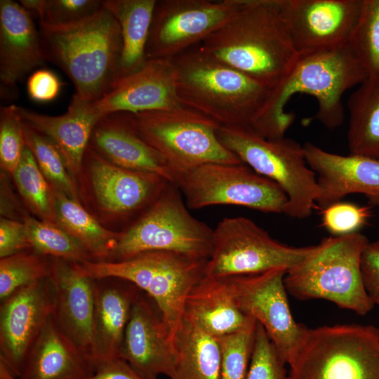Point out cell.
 Here are the masks:
<instances>
[{
	"instance_id": "1",
	"label": "cell",
	"mask_w": 379,
	"mask_h": 379,
	"mask_svg": "<svg viewBox=\"0 0 379 379\" xmlns=\"http://www.w3.org/2000/svg\"><path fill=\"white\" fill-rule=\"evenodd\" d=\"M200 46L270 88L287 76L299 58L282 0H241L230 18Z\"/></svg>"
},
{
	"instance_id": "2",
	"label": "cell",
	"mask_w": 379,
	"mask_h": 379,
	"mask_svg": "<svg viewBox=\"0 0 379 379\" xmlns=\"http://www.w3.org/2000/svg\"><path fill=\"white\" fill-rule=\"evenodd\" d=\"M368 76L349 44L300 56L287 76L271 88L250 127L268 140L284 138L295 118L286 106L294 95L301 93L317 100V110L312 119L329 129L335 128L344 121V93Z\"/></svg>"
},
{
	"instance_id": "3",
	"label": "cell",
	"mask_w": 379,
	"mask_h": 379,
	"mask_svg": "<svg viewBox=\"0 0 379 379\" xmlns=\"http://www.w3.org/2000/svg\"><path fill=\"white\" fill-rule=\"evenodd\" d=\"M46 59L72 81L74 98L91 103L105 95L119 79L122 40L119 22L105 6L73 25H39Z\"/></svg>"
},
{
	"instance_id": "4",
	"label": "cell",
	"mask_w": 379,
	"mask_h": 379,
	"mask_svg": "<svg viewBox=\"0 0 379 379\" xmlns=\"http://www.w3.org/2000/svg\"><path fill=\"white\" fill-rule=\"evenodd\" d=\"M171 61L180 104L219 125L251 126L271 90L207 53L200 44Z\"/></svg>"
},
{
	"instance_id": "5",
	"label": "cell",
	"mask_w": 379,
	"mask_h": 379,
	"mask_svg": "<svg viewBox=\"0 0 379 379\" xmlns=\"http://www.w3.org/2000/svg\"><path fill=\"white\" fill-rule=\"evenodd\" d=\"M368 242L359 232L324 239L287 270L288 293L300 300H326L341 309L367 314L374 305L364 286L361 259Z\"/></svg>"
},
{
	"instance_id": "6",
	"label": "cell",
	"mask_w": 379,
	"mask_h": 379,
	"mask_svg": "<svg viewBox=\"0 0 379 379\" xmlns=\"http://www.w3.org/2000/svg\"><path fill=\"white\" fill-rule=\"evenodd\" d=\"M206 262L174 252L149 251L124 260L73 264L79 274L93 279L117 278L137 286L154 301L174 341L186 298L204 276Z\"/></svg>"
},
{
	"instance_id": "7",
	"label": "cell",
	"mask_w": 379,
	"mask_h": 379,
	"mask_svg": "<svg viewBox=\"0 0 379 379\" xmlns=\"http://www.w3.org/2000/svg\"><path fill=\"white\" fill-rule=\"evenodd\" d=\"M221 143L257 173L279 185L287 197L284 213L309 217L319 195L317 177L308 166L303 145L287 138L268 140L248 126L220 125Z\"/></svg>"
},
{
	"instance_id": "8",
	"label": "cell",
	"mask_w": 379,
	"mask_h": 379,
	"mask_svg": "<svg viewBox=\"0 0 379 379\" xmlns=\"http://www.w3.org/2000/svg\"><path fill=\"white\" fill-rule=\"evenodd\" d=\"M288 365L289 379H379V328L350 324L308 328Z\"/></svg>"
},
{
	"instance_id": "9",
	"label": "cell",
	"mask_w": 379,
	"mask_h": 379,
	"mask_svg": "<svg viewBox=\"0 0 379 379\" xmlns=\"http://www.w3.org/2000/svg\"><path fill=\"white\" fill-rule=\"evenodd\" d=\"M178 186L168 182L153 204L120 237L111 261L149 251H169L208 260L213 230L188 211Z\"/></svg>"
},
{
	"instance_id": "10",
	"label": "cell",
	"mask_w": 379,
	"mask_h": 379,
	"mask_svg": "<svg viewBox=\"0 0 379 379\" xmlns=\"http://www.w3.org/2000/svg\"><path fill=\"white\" fill-rule=\"evenodd\" d=\"M140 136L167 161L175 178L210 163L242 162L219 140V124L194 110L182 107L128 113Z\"/></svg>"
},
{
	"instance_id": "11",
	"label": "cell",
	"mask_w": 379,
	"mask_h": 379,
	"mask_svg": "<svg viewBox=\"0 0 379 379\" xmlns=\"http://www.w3.org/2000/svg\"><path fill=\"white\" fill-rule=\"evenodd\" d=\"M312 248L313 246L295 247L283 244L247 218H225L213 230V251L204 274L225 278L278 267L288 270Z\"/></svg>"
},
{
	"instance_id": "12",
	"label": "cell",
	"mask_w": 379,
	"mask_h": 379,
	"mask_svg": "<svg viewBox=\"0 0 379 379\" xmlns=\"http://www.w3.org/2000/svg\"><path fill=\"white\" fill-rule=\"evenodd\" d=\"M175 185L188 208L235 205L284 213L287 197L275 182L241 163H210L180 176Z\"/></svg>"
},
{
	"instance_id": "13",
	"label": "cell",
	"mask_w": 379,
	"mask_h": 379,
	"mask_svg": "<svg viewBox=\"0 0 379 379\" xmlns=\"http://www.w3.org/2000/svg\"><path fill=\"white\" fill-rule=\"evenodd\" d=\"M241 0H161L154 6L145 56L171 60L201 44L234 13Z\"/></svg>"
},
{
	"instance_id": "14",
	"label": "cell",
	"mask_w": 379,
	"mask_h": 379,
	"mask_svg": "<svg viewBox=\"0 0 379 379\" xmlns=\"http://www.w3.org/2000/svg\"><path fill=\"white\" fill-rule=\"evenodd\" d=\"M287 269L227 277L235 302L246 316L262 326L279 354L289 364L308 328L293 317L284 284Z\"/></svg>"
},
{
	"instance_id": "15",
	"label": "cell",
	"mask_w": 379,
	"mask_h": 379,
	"mask_svg": "<svg viewBox=\"0 0 379 379\" xmlns=\"http://www.w3.org/2000/svg\"><path fill=\"white\" fill-rule=\"evenodd\" d=\"M282 4L300 57L348 44L364 0H282Z\"/></svg>"
},
{
	"instance_id": "16",
	"label": "cell",
	"mask_w": 379,
	"mask_h": 379,
	"mask_svg": "<svg viewBox=\"0 0 379 379\" xmlns=\"http://www.w3.org/2000/svg\"><path fill=\"white\" fill-rule=\"evenodd\" d=\"M55 308L51 278L23 287L1 301L0 361L18 378L25 359Z\"/></svg>"
},
{
	"instance_id": "17",
	"label": "cell",
	"mask_w": 379,
	"mask_h": 379,
	"mask_svg": "<svg viewBox=\"0 0 379 379\" xmlns=\"http://www.w3.org/2000/svg\"><path fill=\"white\" fill-rule=\"evenodd\" d=\"M82 103L98 121L115 113L136 114L185 107L176 95L171 61L166 59L147 60L139 70L119 79L100 99Z\"/></svg>"
},
{
	"instance_id": "18",
	"label": "cell",
	"mask_w": 379,
	"mask_h": 379,
	"mask_svg": "<svg viewBox=\"0 0 379 379\" xmlns=\"http://www.w3.org/2000/svg\"><path fill=\"white\" fill-rule=\"evenodd\" d=\"M120 358L148 379L170 378L176 361L174 341L154 301L141 291L132 305Z\"/></svg>"
},
{
	"instance_id": "19",
	"label": "cell",
	"mask_w": 379,
	"mask_h": 379,
	"mask_svg": "<svg viewBox=\"0 0 379 379\" xmlns=\"http://www.w3.org/2000/svg\"><path fill=\"white\" fill-rule=\"evenodd\" d=\"M84 161L88 166L98 204L102 210L115 216L141 215L170 182L156 173L118 166L98 154L89 145Z\"/></svg>"
},
{
	"instance_id": "20",
	"label": "cell",
	"mask_w": 379,
	"mask_h": 379,
	"mask_svg": "<svg viewBox=\"0 0 379 379\" xmlns=\"http://www.w3.org/2000/svg\"><path fill=\"white\" fill-rule=\"evenodd\" d=\"M53 319L61 332L93 359L94 281L79 274L73 262L53 258ZM95 362V361H94Z\"/></svg>"
},
{
	"instance_id": "21",
	"label": "cell",
	"mask_w": 379,
	"mask_h": 379,
	"mask_svg": "<svg viewBox=\"0 0 379 379\" xmlns=\"http://www.w3.org/2000/svg\"><path fill=\"white\" fill-rule=\"evenodd\" d=\"M303 148L307 165L317 177L319 195L316 203L321 208L350 194L367 196L379 190L378 159L334 154L310 142Z\"/></svg>"
},
{
	"instance_id": "22",
	"label": "cell",
	"mask_w": 379,
	"mask_h": 379,
	"mask_svg": "<svg viewBox=\"0 0 379 379\" xmlns=\"http://www.w3.org/2000/svg\"><path fill=\"white\" fill-rule=\"evenodd\" d=\"M20 3L0 1V80L1 88L14 91L46 61L40 32Z\"/></svg>"
},
{
	"instance_id": "23",
	"label": "cell",
	"mask_w": 379,
	"mask_h": 379,
	"mask_svg": "<svg viewBox=\"0 0 379 379\" xmlns=\"http://www.w3.org/2000/svg\"><path fill=\"white\" fill-rule=\"evenodd\" d=\"M89 146L118 166L156 173L175 184L167 161L140 136L128 113H115L100 119L93 129Z\"/></svg>"
},
{
	"instance_id": "24",
	"label": "cell",
	"mask_w": 379,
	"mask_h": 379,
	"mask_svg": "<svg viewBox=\"0 0 379 379\" xmlns=\"http://www.w3.org/2000/svg\"><path fill=\"white\" fill-rule=\"evenodd\" d=\"M93 281V359L97 366L120 358L131 307L140 290L131 282L117 278Z\"/></svg>"
},
{
	"instance_id": "25",
	"label": "cell",
	"mask_w": 379,
	"mask_h": 379,
	"mask_svg": "<svg viewBox=\"0 0 379 379\" xmlns=\"http://www.w3.org/2000/svg\"><path fill=\"white\" fill-rule=\"evenodd\" d=\"M95 368L93 359L61 332L51 317L30 348L18 379H84Z\"/></svg>"
},
{
	"instance_id": "26",
	"label": "cell",
	"mask_w": 379,
	"mask_h": 379,
	"mask_svg": "<svg viewBox=\"0 0 379 379\" xmlns=\"http://www.w3.org/2000/svg\"><path fill=\"white\" fill-rule=\"evenodd\" d=\"M248 319L237 307L227 277L204 274L185 302L183 320L217 338L237 331Z\"/></svg>"
},
{
	"instance_id": "27",
	"label": "cell",
	"mask_w": 379,
	"mask_h": 379,
	"mask_svg": "<svg viewBox=\"0 0 379 379\" xmlns=\"http://www.w3.org/2000/svg\"><path fill=\"white\" fill-rule=\"evenodd\" d=\"M25 124L50 139L62 154L72 176L81 171L84 157L95 124L98 121L72 97L67 112L50 116L18 106Z\"/></svg>"
},
{
	"instance_id": "28",
	"label": "cell",
	"mask_w": 379,
	"mask_h": 379,
	"mask_svg": "<svg viewBox=\"0 0 379 379\" xmlns=\"http://www.w3.org/2000/svg\"><path fill=\"white\" fill-rule=\"evenodd\" d=\"M157 0H105L117 20L122 51L119 79L139 70L146 62V46Z\"/></svg>"
},
{
	"instance_id": "29",
	"label": "cell",
	"mask_w": 379,
	"mask_h": 379,
	"mask_svg": "<svg viewBox=\"0 0 379 379\" xmlns=\"http://www.w3.org/2000/svg\"><path fill=\"white\" fill-rule=\"evenodd\" d=\"M347 107L350 154L379 159V72L357 86L349 97Z\"/></svg>"
},
{
	"instance_id": "30",
	"label": "cell",
	"mask_w": 379,
	"mask_h": 379,
	"mask_svg": "<svg viewBox=\"0 0 379 379\" xmlns=\"http://www.w3.org/2000/svg\"><path fill=\"white\" fill-rule=\"evenodd\" d=\"M174 344L176 361L170 379H220V350L217 338L182 320Z\"/></svg>"
},
{
	"instance_id": "31",
	"label": "cell",
	"mask_w": 379,
	"mask_h": 379,
	"mask_svg": "<svg viewBox=\"0 0 379 379\" xmlns=\"http://www.w3.org/2000/svg\"><path fill=\"white\" fill-rule=\"evenodd\" d=\"M54 192L57 225L79 241L93 261H111L120 233L104 228L79 201Z\"/></svg>"
},
{
	"instance_id": "32",
	"label": "cell",
	"mask_w": 379,
	"mask_h": 379,
	"mask_svg": "<svg viewBox=\"0 0 379 379\" xmlns=\"http://www.w3.org/2000/svg\"><path fill=\"white\" fill-rule=\"evenodd\" d=\"M12 174L30 211L40 220L57 225L54 190L27 147L25 146L20 163Z\"/></svg>"
},
{
	"instance_id": "33",
	"label": "cell",
	"mask_w": 379,
	"mask_h": 379,
	"mask_svg": "<svg viewBox=\"0 0 379 379\" xmlns=\"http://www.w3.org/2000/svg\"><path fill=\"white\" fill-rule=\"evenodd\" d=\"M23 220L34 253L73 263L93 261L82 244L58 225L29 216Z\"/></svg>"
},
{
	"instance_id": "34",
	"label": "cell",
	"mask_w": 379,
	"mask_h": 379,
	"mask_svg": "<svg viewBox=\"0 0 379 379\" xmlns=\"http://www.w3.org/2000/svg\"><path fill=\"white\" fill-rule=\"evenodd\" d=\"M24 124L25 146L32 152L40 170L54 190L79 201V196L65 160L54 143Z\"/></svg>"
},
{
	"instance_id": "35",
	"label": "cell",
	"mask_w": 379,
	"mask_h": 379,
	"mask_svg": "<svg viewBox=\"0 0 379 379\" xmlns=\"http://www.w3.org/2000/svg\"><path fill=\"white\" fill-rule=\"evenodd\" d=\"M22 251L0 260V300L37 281L51 278L53 258Z\"/></svg>"
},
{
	"instance_id": "36",
	"label": "cell",
	"mask_w": 379,
	"mask_h": 379,
	"mask_svg": "<svg viewBox=\"0 0 379 379\" xmlns=\"http://www.w3.org/2000/svg\"><path fill=\"white\" fill-rule=\"evenodd\" d=\"M348 44L368 76L379 72V0H364L360 18Z\"/></svg>"
},
{
	"instance_id": "37",
	"label": "cell",
	"mask_w": 379,
	"mask_h": 379,
	"mask_svg": "<svg viewBox=\"0 0 379 379\" xmlns=\"http://www.w3.org/2000/svg\"><path fill=\"white\" fill-rule=\"evenodd\" d=\"M257 321L249 317L241 329L218 338L220 350V379H246Z\"/></svg>"
},
{
	"instance_id": "38",
	"label": "cell",
	"mask_w": 379,
	"mask_h": 379,
	"mask_svg": "<svg viewBox=\"0 0 379 379\" xmlns=\"http://www.w3.org/2000/svg\"><path fill=\"white\" fill-rule=\"evenodd\" d=\"M24 124L18 106L11 105L0 110V165L8 173L17 168L25 147Z\"/></svg>"
},
{
	"instance_id": "39",
	"label": "cell",
	"mask_w": 379,
	"mask_h": 379,
	"mask_svg": "<svg viewBox=\"0 0 379 379\" xmlns=\"http://www.w3.org/2000/svg\"><path fill=\"white\" fill-rule=\"evenodd\" d=\"M286 364L262 326L257 322L246 379H289Z\"/></svg>"
},
{
	"instance_id": "40",
	"label": "cell",
	"mask_w": 379,
	"mask_h": 379,
	"mask_svg": "<svg viewBox=\"0 0 379 379\" xmlns=\"http://www.w3.org/2000/svg\"><path fill=\"white\" fill-rule=\"evenodd\" d=\"M103 5L100 0H44L38 15L39 25L52 28L73 25L94 15Z\"/></svg>"
},
{
	"instance_id": "41",
	"label": "cell",
	"mask_w": 379,
	"mask_h": 379,
	"mask_svg": "<svg viewBox=\"0 0 379 379\" xmlns=\"http://www.w3.org/2000/svg\"><path fill=\"white\" fill-rule=\"evenodd\" d=\"M369 217V207L338 201L323 209L322 224L333 236L346 235L357 232Z\"/></svg>"
},
{
	"instance_id": "42",
	"label": "cell",
	"mask_w": 379,
	"mask_h": 379,
	"mask_svg": "<svg viewBox=\"0 0 379 379\" xmlns=\"http://www.w3.org/2000/svg\"><path fill=\"white\" fill-rule=\"evenodd\" d=\"M31 250L24 222L1 217L0 219V258Z\"/></svg>"
},
{
	"instance_id": "43",
	"label": "cell",
	"mask_w": 379,
	"mask_h": 379,
	"mask_svg": "<svg viewBox=\"0 0 379 379\" xmlns=\"http://www.w3.org/2000/svg\"><path fill=\"white\" fill-rule=\"evenodd\" d=\"M361 270L366 291L374 306H379V239L369 241L365 247Z\"/></svg>"
},
{
	"instance_id": "44",
	"label": "cell",
	"mask_w": 379,
	"mask_h": 379,
	"mask_svg": "<svg viewBox=\"0 0 379 379\" xmlns=\"http://www.w3.org/2000/svg\"><path fill=\"white\" fill-rule=\"evenodd\" d=\"M62 84L52 71L39 69L28 77L27 91L30 99L38 102L53 100L60 93Z\"/></svg>"
},
{
	"instance_id": "45",
	"label": "cell",
	"mask_w": 379,
	"mask_h": 379,
	"mask_svg": "<svg viewBox=\"0 0 379 379\" xmlns=\"http://www.w3.org/2000/svg\"><path fill=\"white\" fill-rule=\"evenodd\" d=\"M84 379H148L137 373L121 358L98 364L95 371Z\"/></svg>"
},
{
	"instance_id": "46",
	"label": "cell",
	"mask_w": 379,
	"mask_h": 379,
	"mask_svg": "<svg viewBox=\"0 0 379 379\" xmlns=\"http://www.w3.org/2000/svg\"><path fill=\"white\" fill-rule=\"evenodd\" d=\"M20 5L27 11L39 15L44 4V0H20Z\"/></svg>"
},
{
	"instance_id": "47",
	"label": "cell",
	"mask_w": 379,
	"mask_h": 379,
	"mask_svg": "<svg viewBox=\"0 0 379 379\" xmlns=\"http://www.w3.org/2000/svg\"><path fill=\"white\" fill-rule=\"evenodd\" d=\"M366 197L368 198L369 203L372 206L379 207V190H376Z\"/></svg>"
}]
</instances>
